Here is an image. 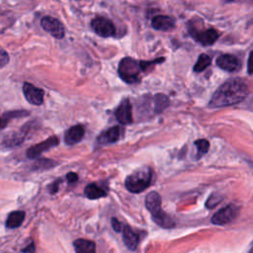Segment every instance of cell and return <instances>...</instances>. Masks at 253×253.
<instances>
[{
  "mask_svg": "<svg viewBox=\"0 0 253 253\" xmlns=\"http://www.w3.org/2000/svg\"><path fill=\"white\" fill-rule=\"evenodd\" d=\"M248 92V86L243 80L229 79L215 90L209 102V107L223 108L238 104L247 97Z\"/></svg>",
  "mask_w": 253,
  "mask_h": 253,
  "instance_id": "6da1fadb",
  "label": "cell"
},
{
  "mask_svg": "<svg viewBox=\"0 0 253 253\" xmlns=\"http://www.w3.org/2000/svg\"><path fill=\"white\" fill-rule=\"evenodd\" d=\"M151 169L149 167H142L129 174L126 178L125 186L130 193H141L149 187L151 183Z\"/></svg>",
  "mask_w": 253,
  "mask_h": 253,
  "instance_id": "7a4b0ae2",
  "label": "cell"
},
{
  "mask_svg": "<svg viewBox=\"0 0 253 253\" xmlns=\"http://www.w3.org/2000/svg\"><path fill=\"white\" fill-rule=\"evenodd\" d=\"M140 71L141 67L139 61L131 57H124L119 63L118 73L121 79L124 80L126 83H137L140 80Z\"/></svg>",
  "mask_w": 253,
  "mask_h": 253,
  "instance_id": "3957f363",
  "label": "cell"
},
{
  "mask_svg": "<svg viewBox=\"0 0 253 253\" xmlns=\"http://www.w3.org/2000/svg\"><path fill=\"white\" fill-rule=\"evenodd\" d=\"M238 212H239L238 206L234 204L227 205L226 207L222 208L212 215L211 222L216 225H224L226 223L231 222L233 219H235Z\"/></svg>",
  "mask_w": 253,
  "mask_h": 253,
  "instance_id": "277c9868",
  "label": "cell"
},
{
  "mask_svg": "<svg viewBox=\"0 0 253 253\" xmlns=\"http://www.w3.org/2000/svg\"><path fill=\"white\" fill-rule=\"evenodd\" d=\"M92 30L100 37L110 38L115 36L116 28L113 22L104 17H96L91 22Z\"/></svg>",
  "mask_w": 253,
  "mask_h": 253,
  "instance_id": "5b68a950",
  "label": "cell"
},
{
  "mask_svg": "<svg viewBox=\"0 0 253 253\" xmlns=\"http://www.w3.org/2000/svg\"><path fill=\"white\" fill-rule=\"evenodd\" d=\"M58 143H59V140H58V138L56 136H50V137L41 141L40 143L35 144V145L29 147L27 149L26 155H27L28 158L35 159V158L39 157L44 151H47L48 149L58 145Z\"/></svg>",
  "mask_w": 253,
  "mask_h": 253,
  "instance_id": "8992f818",
  "label": "cell"
},
{
  "mask_svg": "<svg viewBox=\"0 0 253 253\" xmlns=\"http://www.w3.org/2000/svg\"><path fill=\"white\" fill-rule=\"evenodd\" d=\"M41 25L44 31L49 33L55 39H62L64 37V27L59 20L50 16H45L41 20Z\"/></svg>",
  "mask_w": 253,
  "mask_h": 253,
  "instance_id": "52a82bcc",
  "label": "cell"
},
{
  "mask_svg": "<svg viewBox=\"0 0 253 253\" xmlns=\"http://www.w3.org/2000/svg\"><path fill=\"white\" fill-rule=\"evenodd\" d=\"M190 34L203 45H211L219 37V34L214 29H207L204 31H196L191 29Z\"/></svg>",
  "mask_w": 253,
  "mask_h": 253,
  "instance_id": "ba28073f",
  "label": "cell"
},
{
  "mask_svg": "<svg viewBox=\"0 0 253 253\" xmlns=\"http://www.w3.org/2000/svg\"><path fill=\"white\" fill-rule=\"evenodd\" d=\"M23 93L26 100L32 105L40 106L43 103V91L29 82L24 83Z\"/></svg>",
  "mask_w": 253,
  "mask_h": 253,
  "instance_id": "9c48e42d",
  "label": "cell"
},
{
  "mask_svg": "<svg viewBox=\"0 0 253 253\" xmlns=\"http://www.w3.org/2000/svg\"><path fill=\"white\" fill-rule=\"evenodd\" d=\"M216 65L225 70V71H229V72H233V71H236V70H239L240 67H241V63H240V60L232 55V54H222V55H219L216 60Z\"/></svg>",
  "mask_w": 253,
  "mask_h": 253,
  "instance_id": "30bf717a",
  "label": "cell"
},
{
  "mask_svg": "<svg viewBox=\"0 0 253 253\" xmlns=\"http://www.w3.org/2000/svg\"><path fill=\"white\" fill-rule=\"evenodd\" d=\"M117 120L123 124L127 125L132 122V114H131V105L128 99H124L120 106L117 108L115 112Z\"/></svg>",
  "mask_w": 253,
  "mask_h": 253,
  "instance_id": "8fae6325",
  "label": "cell"
},
{
  "mask_svg": "<svg viewBox=\"0 0 253 253\" xmlns=\"http://www.w3.org/2000/svg\"><path fill=\"white\" fill-rule=\"evenodd\" d=\"M122 233H123V239H124L125 245L129 250H135L138 245V242H139L138 234L136 232H134L132 230V228L127 224H125L123 226Z\"/></svg>",
  "mask_w": 253,
  "mask_h": 253,
  "instance_id": "7c38bea8",
  "label": "cell"
},
{
  "mask_svg": "<svg viewBox=\"0 0 253 253\" xmlns=\"http://www.w3.org/2000/svg\"><path fill=\"white\" fill-rule=\"evenodd\" d=\"M85 129L82 125H76L71 126L64 135V141L65 143L72 145L75 143H78L83 138Z\"/></svg>",
  "mask_w": 253,
  "mask_h": 253,
  "instance_id": "4fadbf2b",
  "label": "cell"
},
{
  "mask_svg": "<svg viewBox=\"0 0 253 253\" xmlns=\"http://www.w3.org/2000/svg\"><path fill=\"white\" fill-rule=\"evenodd\" d=\"M151 25L155 30L165 32V31H170L174 28L175 21L173 18H171L169 16L158 15L152 19Z\"/></svg>",
  "mask_w": 253,
  "mask_h": 253,
  "instance_id": "5bb4252c",
  "label": "cell"
},
{
  "mask_svg": "<svg viewBox=\"0 0 253 253\" xmlns=\"http://www.w3.org/2000/svg\"><path fill=\"white\" fill-rule=\"evenodd\" d=\"M120 136H121V128L118 126H115L105 130L104 132H102L101 135L98 137V141L101 144L114 143L119 140Z\"/></svg>",
  "mask_w": 253,
  "mask_h": 253,
  "instance_id": "9a60e30c",
  "label": "cell"
},
{
  "mask_svg": "<svg viewBox=\"0 0 253 253\" xmlns=\"http://www.w3.org/2000/svg\"><path fill=\"white\" fill-rule=\"evenodd\" d=\"M145 207L151 214L159 211L161 209V197L157 192H150L145 197Z\"/></svg>",
  "mask_w": 253,
  "mask_h": 253,
  "instance_id": "2e32d148",
  "label": "cell"
},
{
  "mask_svg": "<svg viewBox=\"0 0 253 253\" xmlns=\"http://www.w3.org/2000/svg\"><path fill=\"white\" fill-rule=\"evenodd\" d=\"M151 217L156 224L163 228H172L175 226L174 220L163 210L151 214Z\"/></svg>",
  "mask_w": 253,
  "mask_h": 253,
  "instance_id": "e0dca14e",
  "label": "cell"
},
{
  "mask_svg": "<svg viewBox=\"0 0 253 253\" xmlns=\"http://www.w3.org/2000/svg\"><path fill=\"white\" fill-rule=\"evenodd\" d=\"M25 215H26L25 211H15L10 212L6 220V227L11 229L19 227L23 223L25 219Z\"/></svg>",
  "mask_w": 253,
  "mask_h": 253,
  "instance_id": "ac0fdd59",
  "label": "cell"
},
{
  "mask_svg": "<svg viewBox=\"0 0 253 253\" xmlns=\"http://www.w3.org/2000/svg\"><path fill=\"white\" fill-rule=\"evenodd\" d=\"M73 244L77 253H94L96 251V244L91 240L80 238L76 239Z\"/></svg>",
  "mask_w": 253,
  "mask_h": 253,
  "instance_id": "d6986e66",
  "label": "cell"
},
{
  "mask_svg": "<svg viewBox=\"0 0 253 253\" xmlns=\"http://www.w3.org/2000/svg\"><path fill=\"white\" fill-rule=\"evenodd\" d=\"M84 194L90 200H96L99 198H103L107 195V193L95 183L88 184L84 189Z\"/></svg>",
  "mask_w": 253,
  "mask_h": 253,
  "instance_id": "ffe728a7",
  "label": "cell"
},
{
  "mask_svg": "<svg viewBox=\"0 0 253 253\" xmlns=\"http://www.w3.org/2000/svg\"><path fill=\"white\" fill-rule=\"evenodd\" d=\"M169 106V98L164 94H156L154 97V111L161 113Z\"/></svg>",
  "mask_w": 253,
  "mask_h": 253,
  "instance_id": "44dd1931",
  "label": "cell"
},
{
  "mask_svg": "<svg viewBox=\"0 0 253 253\" xmlns=\"http://www.w3.org/2000/svg\"><path fill=\"white\" fill-rule=\"evenodd\" d=\"M211 58L208 54L202 53L199 56L196 64L194 65V71H196V72L204 71L211 64Z\"/></svg>",
  "mask_w": 253,
  "mask_h": 253,
  "instance_id": "7402d4cb",
  "label": "cell"
},
{
  "mask_svg": "<svg viewBox=\"0 0 253 253\" xmlns=\"http://www.w3.org/2000/svg\"><path fill=\"white\" fill-rule=\"evenodd\" d=\"M195 145L197 146L198 149V158H200L201 156H203L204 154H206L210 148V143L207 139H198L195 141Z\"/></svg>",
  "mask_w": 253,
  "mask_h": 253,
  "instance_id": "603a6c76",
  "label": "cell"
},
{
  "mask_svg": "<svg viewBox=\"0 0 253 253\" xmlns=\"http://www.w3.org/2000/svg\"><path fill=\"white\" fill-rule=\"evenodd\" d=\"M222 196L221 195H219V194H217V193H214V194H212V195H211L210 196V198L208 199V201H207V203H206V207L208 208V209H212V208H214L216 205H218L221 201H222Z\"/></svg>",
  "mask_w": 253,
  "mask_h": 253,
  "instance_id": "cb8c5ba5",
  "label": "cell"
},
{
  "mask_svg": "<svg viewBox=\"0 0 253 253\" xmlns=\"http://www.w3.org/2000/svg\"><path fill=\"white\" fill-rule=\"evenodd\" d=\"M9 62V54L3 48H0V67L5 66Z\"/></svg>",
  "mask_w": 253,
  "mask_h": 253,
  "instance_id": "d4e9b609",
  "label": "cell"
},
{
  "mask_svg": "<svg viewBox=\"0 0 253 253\" xmlns=\"http://www.w3.org/2000/svg\"><path fill=\"white\" fill-rule=\"evenodd\" d=\"M111 222H112V226H113L114 230H116L117 232H122V229H123V226H124V225H123L117 218L113 217Z\"/></svg>",
  "mask_w": 253,
  "mask_h": 253,
  "instance_id": "484cf974",
  "label": "cell"
},
{
  "mask_svg": "<svg viewBox=\"0 0 253 253\" xmlns=\"http://www.w3.org/2000/svg\"><path fill=\"white\" fill-rule=\"evenodd\" d=\"M247 71L249 74H253V50L250 52L247 63Z\"/></svg>",
  "mask_w": 253,
  "mask_h": 253,
  "instance_id": "4316f807",
  "label": "cell"
},
{
  "mask_svg": "<svg viewBox=\"0 0 253 253\" xmlns=\"http://www.w3.org/2000/svg\"><path fill=\"white\" fill-rule=\"evenodd\" d=\"M66 179L68 180V182L70 183H73V182H76L78 180V176L76 173L74 172H69L67 175H66Z\"/></svg>",
  "mask_w": 253,
  "mask_h": 253,
  "instance_id": "83f0119b",
  "label": "cell"
},
{
  "mask_svg": "<svg viewBox=\"0 0 253 253\" xmlns=\"http://www.w3.org/2000/svg\"><path fill=\"white\" fill-rule=\"evenodd\" d=\"M8 121H9V119L5 116V117H0V129H2L3 127H5L6 126V125L8 124Z\"/></svg>",
  "mask_w": 253,
  "mask_h": 253,
  "instance_id": "f1b7e54d",
  "label": "cell"
},
{
  "mask_svg": "<svg viewBox=\"0 0 253 253\" xmlns=\"http://www.w3.org/2000/svg\"><path fill=\"white\" fill-rule=\"evenodd\" d=\"M35 250H36V248H35V245L33 242L30 245H28L26 248L22 249L23 252H35Z\"/></svg>",
  "mask_w": 253,
  "mask_h": 253,
  "instance_id": "f546056e",
  "label": "cell"
},
{
  "mask_svg": "<svg viewBox=\"0 0 253 253\" xmlns=\"http://www.w3.org/2000/svg\"><path fill=\"white\" fill-rule=\"evenodd\" d=\"M249 251H250V252H253V242H252V245H251V248L249 249Z\"/></svg>",
  "mask_w": 253,
  "mask_h": 253,
  "instance_id": "4dcf8cb0",
  "label": "cell"
},
{
  "mask_svg": "<svg viewBox=\"0 0 253 253\" xmlns=\"http://www.w3.org/2000/svg\"><path fill=\"white\" fill-rule=\"evenodd\" d=\"M223 2H231V1H233V0H222Z\"/></svg>",
  "mask_w": 253,
  "mask_h": 253,
  "instance_id": "1f68e13d",
  "label": "cell"
},
{
  "mask_svg": "<svg viewBox=\"0 0 253 253\" xmlns=\"http://www.w3.org/2000/svg\"><path fill=\"white\" fill-rule=\"evenodd\" d=\"M250 164H251V167L253 168V162H250Z\"/></svg>",
  "mask_w": 253,
  "mask_h": 253,
  "instance_id": "d6a6232c",
  "label": "cell"
}]
</instances>
